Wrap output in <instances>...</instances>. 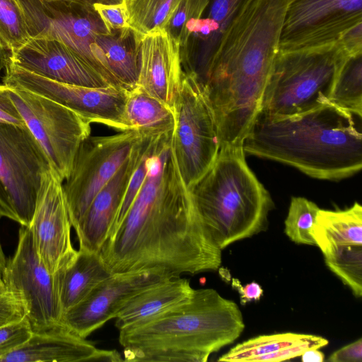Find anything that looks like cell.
<instances>
[{"mask_svg":"<svg viewBox=\"0 0 362 362\" xmlns=\"http://www.w3.org/2000/svg\"><path fill=\"white\" fill-rule=\"evenodd\" d=\"M221 251L181 177L171 136L153 140L142 187L100 251L105 264L112 274L157 270L179 277L218 270Z\"/></svg>","mask_w":362,"mask_h":362,"instance_id":"1","label":"cell"},{"mask_svg":"<svg viewBox=\"0 0 362 362\" xmlns=\"http://www.w3.org/2000/svg\"><path fill=\"white\" fill-rule=\"evenodd\" d=\"M243 148L245 153L290 165L313 177L345 178L362 167V115L330 103L281 118L259 112Z\"/></svg>","mask_w":362,"mask_h":362,"instance_id":"2","label":"cell"},{"mask_svg":"<svg viewBox=\"0 0 362 362\" xmlns=\"http://www.w3.org/2000/svg\"><path fill=\"white\" fill-rule=\"evenodd\" d=\"M245 329L238 305L213 288L120 329L126 361L206 362Z\"/></svg>","mask_w":362,"mask_h":362,"instance_id":"3","label":"cell"},{"mask_svg":"<svg viewBox=\"0 0 362 362\" xmlns=\"http://www.w3.org/2000/svg\"><path fill=\"white\" fill-rule=\"evenodd\" d=\"M189 190L221 250L267 229L274 203L247 165L243 146L220 147L212 165Z\"/></svg>","mask_w":362,"mask_h":362,"instance_id":"4","label":"cell"},{"mask_svg":"<svg viewBox=\"0 0 362 362\" xmlns=\"http://www.w3.org/2000/svg\"><path fill=\"white\" fill-rule=\"evenodd\" d=\"M350 55L339 42L279 52L259 112L272 118L300 115L329 103L335 78Z\"/></svg>","mask_w":362,"mask_h":362,"instance_id":"5","label":"cell"},{"mask_svg":"<svg viewBox=\"0 0 362 362\" xmlns=\"http://www.w3.org/2000/svg\"><path fill=\"white\" fill-rule=\"evenodd\" d=\"M50 165L27 127L0 122V211L29 226L43 173Z\"/></svg>","mask_w":362,"mask_h":362,"instance_id":"6","label":"cell"},{"mask_svg":"<svg viewBox=\"0 0 362 362\" xmlns=\"http://www.w3.org/2000/svg\"><path fill=\"white\" fill-rule=\"evenodd\" d=\"M174 112L173 151L181 177L190 189L215 160L220 142L204 87L184 73Z\"/></svg>","mask_w":362,"mask_h":362,"instance_id":"7","label":"cell"},{"mask_svg":"<svg viewBox=\"0 0 362 362\" xmlns=\"http://www.w3.org/2000/svg\"><path fill=\"white\" fill-rule=\"evenodd\" d=\"M16 1L30 37L62 42L116 86L98 58L95 39L110 31L93 6L62 0Z\"/></svg>","mask_w":362,"mask_h":362,"instance_id":"8","label":"cell"},{"mask_svg":"<svg viewBox=\"0 0 362 362\" xmlns=\"http://www.w3.org/2000/svg\"><path fill=\"white\" fill-rule=\"evenodd\" d=\"M11 87L10 95L24 123L38 142L50 167L64 181L90 123L66 107L34 92Z\"/></svg>","mask_w":362,"mask_h":362,"instance_id":"9","label":"cell"},{"mask_svg":"<svg viewBox=\"0 0 362 362\" xmlns=\"http://www.w3.org/2000/svg\"><path fill=\"white\" fill-rule=\"evenodd\" d=\"M142 139L134 131L86 138L74 156L63 189L75 228L99 191L112 178Z\"/></svg>","mask_w":362,"mask_h":362,"instance_id":"10","label":"cell"},{"mask_svg":"<svg viewBox=\"0 0 362 362\" xmlns=\"http://www.w3.org/2000/svg\"><path fill=\"white\" fill-rule=\"evenodd\" d=\"M1 279L22 300L33 332L63 325L54 276L38 257L29 227L21 226L19 229L16 250L6 262Z\"/></svg>","mask_w":362,"mask_h":362,"instance_id":"11","label":"cell"},{"mask_svg":"<svg viewBox=\"0 0 362 362\" xmlns=\"http://www.w3.org/2000/svg\"><path fill=\"white\" fill-rule=\"evenodd\" d=\"M3 83L48 98L91 123L127 132L124 108L128 90L116 86L89 88L59 83L18 66L7 59Z\"/></svg>","mask_w":362,"mask_h":362,"instance_id":"12","label":"cell"},{"mask_svg":"<svg viewBox=\"0 0 362 362\" xmlns=\"http://www.w3.org/2000/svg\"><path fill=\"white\" fill-rule=\"evenodd\" d=\"M362 27V0H293L282 29L279 52L339 42Z\"/></svg>","mask_w":362,"mask_h":362,"instance_id":"13","label":"cell"},{"mask_svg":"<svg viewBox=\"0 0 362 362\" xmlns=\"http://www.w3.org/2000/svg\"><path fill=\"white\" fill-rule=\"evenodd\" d=\"M71 223L63 181L50 168L42 177L33 216L30 224L33 243L42 262L54 274L75 255Z\"/></svg>","mask_w":362,"mask_h":362,"instance_id":"14","label":"cell"},{"mask_svg":"<svg viewBox=\"0 0 362 362\" xmlns=\"http://www.w3.org/2000/svg\"><path fill=\"white\" fill-rule=\"evenodd\" d=\"M174 277L160 271L115 273L98 284L79 303L66 311L62 324L86 338L115 318L124 303L141 290Z\"/></svg>","mask_w":362,"mask_h":362,"instance_id":"15","label":"cell"},{"mask_svg":"<svg viewBox=\"0 0 362 362\" xmlns=\"http://www.w3.org/2000/svg\"><path fill=\"white\" fill-rule=\"evenodd\" d=\"M8 59L20 67L59 83L89 88L114 86L56 40L30 37L23 45L10 52Z\"/></svg>","mask_w":362,"mask_h":362,"instance_id":"16","label":"cell"},{"mask_svg":"<svg viewBox=\"0 0 362 362\" xmlns=\"http://www.w3.org/2000/svg\"><path fill=\"white\" fill-rule=\"evenodd\" d=\"M150 140L142 137L136 144L129 158L95 196L74 228L79 248L100 251L117 215L129 180Z\"/></svg>","mask_w":362,"mask_h":362,"instance_id":"17","label":"cell"},{"mask_svg":"<svg viewBox=\"0 0 362 362\" xmlns=\"http://www.w3.org/2000/svg\"><path fill=\"white\" fill-rule=\"evenodd\" d=\"M180 47L165 30L141 38L139 88L174 110L182 85Z\"/></svg>","mask_w":362,"mask_h":362,"instance_id":"18","label":"cell"},{"mask_svg":"<svg viewBox=\"0 0 362 362\" xmlns=\"http://www.w3.org/2000/svg\"><path fill=\"white\" fill-rule=\"evenodd\" d=\"M64 325L41 332H33L21 346L0 358V362H119L115 350L96 348Z\"/></svg>","mask_w":362,"mask_h":362,"instance_id":"19","label":"cell"},{"mask_svg":"<svg viewBox=\"0 0 362 362\" xmlns=\"http://www.w3.org/2000/svg\"><path fill=\"white\" fill-rule=\"evenodd\" d=\"M252 0H208L201 17L187 26L186 49L199 69L209 71L221 41Z\"/></svg>","mask_w":362,"mask_h":362,"instance_id":"20","label":"cell"},{"mask_svg":"<svg viewBox=\"0 0 362 362\" xmlns=\"http://www.w3.org/2000/svg\"><path fill=\"white\" fill-rule=\"evenodd\" d=\"M140 41L130 27L100 34L95 39L98 60L114 83L127 90L137 86Z\"/></svg>","mask_w":362,"mask_h":362,"instance_id":"21","label":"cell"},{"mask_svg":"<svg viewBox=\"0 0 362 362\" xmlns=\"http://www.w3.org/2000/svg\"><path fill=\"white\" fill-rule=\"evenodd\" d=\"M112 274L100 252L79 248L71 259L54 274L63 314Z\"/></svg>","mask_w":362,"mask_h":362,"instance_id":"22","label":"cell"},{"mask_svg":"<svg viewBox=\"0 0 362 362\" xmlns=\"http://www.w3.org/2000/svg\"><path fill=\"white\" fill-rule=\"evenodd\" d=\"M194 288L188 279L173 277L148 286L129 298L117 314L118 329L140 322L187 300Z\"/></svg>","mask_w":362,"mask_h":362,"instance_id":"23","label":"cell"},{"mask_svg":"<svg viewBox=\"0 0 362 362\" xmlns=\"http://www.w3.org/2000/svg\"><path fill=\"white\" fill-rule=\"evenodd\" d=\"M311 235L324 257L341 247L362 245L361 206L355 202L344 210L320 209Z\"/></svg>","mask_w":362,"mask_h":362,"instance_id":"24","label":"cell"},{"mask_svg":"<svg viewBox=\"0 0 362 362\" xmlns=\"http://www.w3.org/2000/svg\"><path fill=\"white\" fill-rule=\"evenodd\" d=\"M124 120L128 131L150 139L171 134L175 124L174 110L138 86L128 90Z\"/></svg>","mask_w":362,"mask_h":362,"instance_id":"25","label":"cell"},{"mask_svg":"<svg viewBox=\"0 0 362 362\" xmlns=\"http://www.w3.org/2000/svg\"><path fill=\"white\" fill-rule=\"evenodd\" d=\"M329 103L362 115V54L346 59L335 78Z\"/></svg>","mask_w":362,"mask_h":362,"instance_id":"26","label":"cell"},{"mask_svg":"<svg viewBox=\"0 0 362 362\" xmlns=\"http://www.w3.org/2000/svg\"><path fill=\"white\" fill-rule=\"evenodd\" d=\"M181 0H123L129 26L139 37L163 30Z\"/></svg>","mask_w":362,"mask_h":362,"instance_id":"27","label":"cell"},{"mask_svg":"<svg viewBox=\"0 0 362 362\" xmlns=\"http://www.w3.org/2000/svg\"><path fill=\"white\" fill-rule=\"evenodd\" d=\"M308 334L286 332L260 335L235 345L218 361L248 362L251 358L268 354L305 339Z\"/></svg>","mask_w":362,"mask_h":362,"instance_id":"28","label":"cell"},{"mask_svg":"<svg viewBox=\"0 0 362 362\" xmlns=\"http://www.w3.org/2000/svg\"><path fill=\"white\" fill-rule=\"evenodd\" d=\"M327 267L349 286L356 298L362 296V245L337 248L324 257Z\"/></svg>","mask_w":362,"mask_h":362,"instance_id":"29","label":"cell"},{"mask_svg":"<svg viewBox=\"0 0 362 362\" xmlns=\"http://www.w3.org/2000/svg\"><path fill=\"white\" fill-rule=\"evenodd\" d=\"M319 210L315 203L306 198H291L284 221V232L291 241L298 245H315L311 230Z\"/></svg>","mask_w":362,"mask_h":362,"instance_id":"30","label":"cell"},{"mask_svg":"<svg viewBox=\"0 0 362 362\" xmlns=\"http://www.w3.org/2000/svg\"><path fill=\"white\" fill-rule=\"evenodd\" d=\"M30 38L22 11L16 0H0V40L9 53Z\"/></svg>","mask_w":362,"mask_h":362,"instance_id":"31","label":"cell"},{"mask_svg":"<svg viewBox=\"0 0 362 362\" xmlns=\"http://www.w3.org/2000/svg\"><path fill=\"white\" fill-rule=\"evenodd\" d=\"M208 0H181L163 30L180 47L186 25L201 17Z\"/></svg>","mask_w":362,"mask_h":362,"instance_id":"32","label":"cell"},{"mask_svg":"<svg viewBox=\"0 0 362 362\" xmlns=\"http://www.w3.org/2000/svg\"><path fill=\"white\" fill-rule=\"evenodd\" d=\"M151 140L143 152L140 160L129 180L120 208L110 230L108 236L114 233L115 229L122 222L146 179L148 168L149 146Z\"/></svg>","mask_w":362,"mask_h":362,"instance_id":"33","label":"cell"},{"mask_svg":"<svg viewBox=\"0 0 362 362\" xmlns=\"http://www.w3.org/2000/svg\"><path fill=\"white\" fill-rule=\"evenodd\" d=\"M329 344V341L320 336L308 334L301 341L283 348L279 351L257 356L248 362H279L300 356L305 351L311 349H321Z\"/></svg>","mask_w":362,"mask_h":362,"instance_id":"34","label":"cell"},{"mask_svg":"<svg viewBox=\"0 0 362 362\" xmlns=\"http://www.w3.org/2000/svg\"><path fill=\"white\" fill-rule=\"evenodd\" d=\"M28 319L9 323L0 327V358L23 344L32 335Z\"/></svg>","mask_w":362,"mask_h":362,"instance_id":"35","label":"cell"},{"mask_svg":"<svg viewBox=\"0 0 362 362\" xmlns=\"http://www.w3.org/2000/svg\"><path fill=\"white\" fill-rule=\"evenodd\" d=\"M26 316L22 300L0 279V327L21 320Z\"/></svg>","mask_w":362,"mask_h":362,"instance_id":"36","label":"cell"},{"mask_svg":"<svg viewBox=\"0 0 362 362\" xmlns=\"http://www.w3.org/2000/svg\"><path fill=\"white\" fill-rule=\"evenodd\" d=\"M93 7L110 31L129 27L127 10L123 2L111 5L95 4Z\"/></svg>","mask_w":362,"mask_h":362,"instance_id":"37","label":"cell"},{"mask_svg":"<svg viewBox=\"0 0 362 362\" xmlns=\"http://www.w3.org/2000/svg\"><path fill=\"white\" fill-rule=\"evenodd\" d=\"M10 90L9 86L4 83L0 84V122L25 126L24 121L11 98Z\"/></svg>","mask_w":362,"mask_h":362,"instance_id":"38","label":"cell"},{"mask_svg":"<svg viewBox=\"0 0 362 362\" xmlns=\"http://www.w3.org/2000/svg\"><path fill=\"white\" fill-rule=\"evenodd\" d=\"M329 362H361L362 339L346 345L333 352L327 359Z\"/></svg>","mask_w":362,"mask_h":362,"instance_id":"39","label":"cell"},{"mask_svg":"<svg viewBox=\"0 0 362 362\" xmlns=\"http://www.w3.org/2000/svg\"><path fill=\"white\" fill-rule=\"evenodd\" d=\"M232 286L239 293L242 305H245L247 303L252 300H259L263 294L261 286L255 281L243 286L238 279H233Z\"/></svg>","mask_w":362,"mask_h":362,"instance_id":"40","label":"cell"},{"mask_svg":"<svg viewBox=\"0 0 362 362\" xmlns=\"http://www.w3.org/2000/svg\"><path fill=\"white\" fill-rule=\"evenodd\" d=\"M300 356L304 362H322L325 360V354L318 349L307 350Z\"/></svg>","mask_w":362,"mask_h":362,"instance_id":"41","label":"cell"},{"mask_svg":"<svg viewBox=\"0 0 362 362\" xmlns=\"http://www.w3.org/2000/svg\"><path fill=\"white\" fill-rule=\"evenodd\" d=\"M47 1H54V0H47ZM66 1H72L76 3H79L82 4L94 6L95 4H105V5H111V4H119L123 2V0H62Z\"/></svg>","mask_w":362,"mask_h":362,"instance_id":"42","label":"cell"},{"mask_svg":"<svg viewBox=\"0 0 362 362\" xmlns=\"http://www.w3.org/2000/svg\"><path fill=\"white\" fill-rule=\"evenodd\" d=\"M1 216H1V211H0V218H1ZM6 263V261L5 256H4V254L3 252L1 245V243H0V279L1 277L2 273H3L4 269L5 268Z\"/></svg>","mask_w":362,"mask_h":362,"instance_id":"43","label":"cell"}]
</instances>
